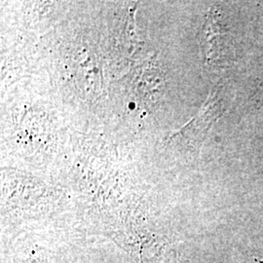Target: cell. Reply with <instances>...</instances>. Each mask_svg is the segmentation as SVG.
<instances>
[{
    "mask_svg": "<svg viewBox=\"0 0 263 263\" xmlns=\"http://www.w3.org/2000/svg\"><path fill=\"white\" fill-rule=\"evenodd\" d=\"M244 263H263L262 259H257V258H252V259H250V260H248V261H245Z\"/></svg>",
    "mask_w": 263,
    "mask_h": 263,
    "instance_id": "obj_1",
    "label": "cell"
}]
</instances>
